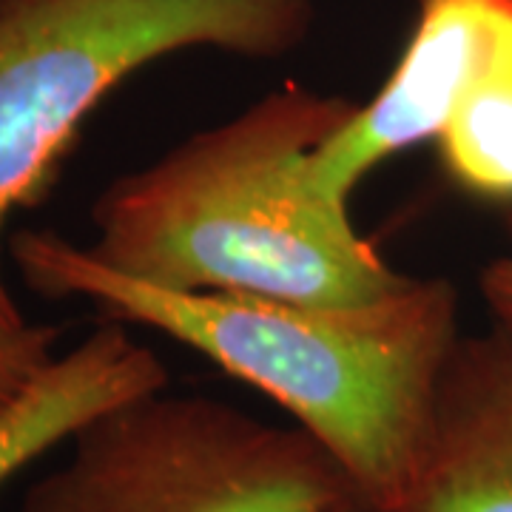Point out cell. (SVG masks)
Instances as JSON below:
<instances>
[{
	"mask_svg": "<svg viewBox=\"0 0 512 512\" xmlns=\"http://www.w3.org/2000/svg\"><path fill=\"white\" fill-rule=\"evenodd\" d=\"M29 291L80 296L106 319L146 325L256 387L345 470L367 512H407L447 359L458 291L407 276L373 302L313 305L248 293L157 288L46 228L6 242Z\"/></svg>",
	"mask_w": 512,
	"mask_h": 512,
	"instance_id": "cell-1",
	"label": "cell"
},
{
	"mask_svg": "<svg viewBox=\"0 0 512 512\" xmlns=\"http://www.w3.org/2000/svg\"><path fill=\"white\" fill-rule=\"evenodd\" d=\"M359 103L288 83L160 160L111 180L92 205L89 254L157 288L313 305L373 302L407 276L313 197L305 168Z\"/></svg>",
	"mask_w": 512,
	"mask_h": 512,
	"instance_id": "cell-2",
	"label": "cell"
},
{
	"mask_svg": "<svg viewBox=\"0 0 512 512\" xmlns=\"http://www.w3.org/2000/svg\"><path fill=\"white\" fill-rule=\"evenodd\" d=\"M313 23L316 0H0V325H26L3 276L6 222L49 194L120 83L191 49L279 60Z\"/></svg>",
	"mask_w": 512,
	"mask_h": 512,
	"instance_id": "cell-3",
	"label": "cell"
},
{
	"mask_svg": "<svg viewBox=\"0 0 512 512\" xmlns=\"http://www.w3.org/2000/svg\"><path fill=\"white\" fill-rule=\"evenodd\" d=\"M356 501L336 458L293 421L163 387L89 421L18 512H339Z\"/></svg>",
	"mask_w": 512,
	"mask_h": 512,
	"instance_id": "cell-4",
	"label": "cell"
},
{
	"mask_svg": "<svg viewBox=\"0 0 512 512\" xmlns=\"http://www.w3.org/2000/svg\"><path fill=\"white\" fill-rule=\"evenodd\" d=\"M512 69V0H416L399 63L305 168L313 197L350 205L384 160L436 140L453 111Z\"/></svg>",
	"mask_w": 512,
	"mask_h": 512,
	"instance_id": "cell-5",
	"label": "cell"
},
{
	"mask_svg": "<svg viewBox=\"0 0 512 512\" xmlns=\"http://www.w3.org/2000/svg\"><path fill=\"white\" fill-rule=\"evenodd\" d=\"M407 512H512V328L464 336L441 373Z\"/></svg>",
	"mask_w": 512,
	"mask_h": 512,
	"instance_id": "cell-6",
	"label": "cell"
},
{
	"mask_svg": "<svg viewBox=\"0 0 512 512\" xmlns=\"http://www.w3.org/2000/svg\"><path fill=\"white\" fill-rule=\"evenodd\" d=\"M168 387V367L106 319L69 353H57L29 390L0 416V490L37 458L69 441L100 413Z\"/></svg>",
	"mask_w": 512,
	"mask_h": 512,
	"instance_id": "cell-7",
	"label": "cell"
},
{
	"mask_svg": "<svg viewBox=\"0 0 512 512\" xmlns=\"http://www.w3.org/2000/svg\"><path fill=\"white\" fill-rule=\"evenodd\" d=\"M447 177L467 194L512 202V69L478 86L436 137Z\"/></svg>",
	"mask_w": 512,
	"mask_h": 512,
	"instance_id": "cell-8",
	"label": "cell"
},
{
	"mask_svg": "<svg viewBox=\"0 0 512 512\" xmlns=\"http://www.w3.org/2000/svg\"><path fill=\"white\" fill-rule=\"evenodd\" d=\"M57 325H0V416L29 390L57 356Z\"/></svg>",
	"mask_w": 512,
	"mask_h": 512,
	"instance_id": "cell-9",
	"label": "cell"
},
{
	"mask_svg": "<svg viewBox=\"0 0 512 512\" xmlns=\"http://www.w3.org/2000/svg\"><path fill=\"white\" fill-rule=\"evenodd\" d=\"M481 296L498 325L512 328V256L490 262L478 279Z\"/></svg>",
	"mask_w": 512,
	"mask_h": 512,
	"instance_id": "cell-10",
	"label": "cell"
},
{
	"mask_svg": "<svg viewBox=\"0 0 512 512\" xmlns=\"http://www.w3.org/2000/svg\"><path fill=\"white\" fill-rule=\"evenodd\" d=\"M339 512H367V510L362 507V504H359V501H356V504H348V507H342Z\"/></svg>",
	"mask_w": 512,
	"mask_h": 512,
	"instance_id": "cell-11",
	"label": "cell"
}]
</instances>
